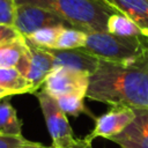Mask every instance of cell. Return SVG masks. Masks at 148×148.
I'll return each instance as SVG.
<instances>
[{
	"label": "cell",
	"mask_w": 148,
	"mask_h": 148,
	"mask_svg": "<svg viewBox=\"0 0 148 148\" xmlns=\"http://www.w3.org/2000/svg\"><path fill=\"white\" fill-rule=\"evenodd\" d=\"M29 140L23 138V135H10L0 133V148H21Z\"/></svg>",
	"instance_id": "ffe728a7"
},
{
	"label": "cell",
	"mask_w": 148,
	"mask_h": 148,
	"mask_svg": "<svg viewBox=\"0 0 148 148\" xmlns=\"http://www.w3.org/2000/svg\"><path fill=\"white\" fill-rule=\"evenodd\" d=\"M54 25L68 27V24L61 17L46 9L24 3L16 5L14 27L22 36L25 37L42 28Z\"/></svg>",
	"instance_id": "52a82bcc"
},
{
	"label": "cell",
	"mask_w": 148,
	"mask_h": 148,
	"mask_svg": "<svg viewBox=\"0 0 148 148\" xmlns=\"http://www.w3.org/2000/svg\"><path fill=\"white\" fill-rule=\"evenodd\" d=\"M98 58L109 60H126L135 58L148 50V38L121 37L109 32H90L82 47Z\"/></svg>",
	"instance_id": "3957f363"
},
{
	"label": "cell",
	"mask_w": 148,
	"mask_h": 148,
	"mask_svg": "<svg viewBox=\"0 0 148 148\" xmlns=\"http://www.w3.org/2000/svg\"><path fill=\"white\" fill-rule=\"evenodd\" d=\"M0 89L7 91L10 96L27 92L35 94L31 82L12 67H0Z\"/></svg>",
	"instance_id": "7c38bea8"
},
{
	"label": "cell",
	"mask_w": 148,
	"mask_h": 148,
	"mask_svg": "<svg viewBox=\"0 0 148 148\" xmlns=\"http://www.w3.org/2000/svg\"><path fill=\"white\" fill-rule=\"evenodd\" d=\"M15 2L46 9L61 17L69 28L87 34L108 32V18L116 13L102 0H15Z\"/></svg>",
	"instance_id": "7a4b0ae2"
},
{
	"label": "cell",
	"mask_w": 148,
	"mask_h": 148,
	"mask_svg": "<svg viewBox=\"0 0 148 148\" xmlns=\"http://www.w3.org/2000/svg\"><path fill=\"white\" fill-rule=\"evenodd\" d=\"M49 134L52 140V147L54 148H75L80 139L74 136L73 130L69 125L66 113L60 109L56 98L46 94L44 90L35 92Z\"/></svg>",
	"instance_id": "277c9868"
},
{
	"label": "cell",
	"mask_w": 148,
	"mask_h": 148,
	"mask_svg": "<svg viewBox=\"0 0 148 148\" xmlns=\"http://www.w3.org/2000/svg\"><path fill=\"white\" fill-rule=\"evenodd\" d=\"M65 25H54V27H45L39 30H36L35 32L30 34L29 36H25V39L30 42L31 44L44 47V49H54L56 43L65 29Z\"/></svg>",
	"instance_id": "2e32d148"
},
{
	"label": "cell",
	"mask_w": 148,
	"mask_h": 148,
	"mask_svg": "<svg viewBox=\"0 0 148 148\" xmlns=\"http://www.w3.org/2000/svg\"><path fill=\"white\" fill-rule=\"evenodd\" d=\"M88 34L74 28L66 27L62 32L60 34L54 49L57 50H73V49H81L84 46L87 42Z\"/></svg>",
	"instance_id": "ac0fdd59"
},
{
	"label": "cell",
	"mask_w": 148,
	"mask_h": 148,
	"mask_svg": "<svg viewBox=\"0 0 148 148\" xmlns=\"http://www.w3.org/2000/svg\"><path fill=\"white\" fill-rule=\"evenodd\" d=\"M22 35L18 32V30L14 25L8 24H1L0 23V44L14 40L16 38H20Z\"/></svg>",
	"instance_id": "44dd1931"
},
{
	"label": "cell",
	"mask_w": 148,
	"mask_h": 148,
	"mask_svg": "<svg viewBox=\"0 0 148 148\" xmlns=\"http://www.w3.org/2000/svg\"><path fill=\"white\" fill-rule=\"evenodd\" d=\"M134 119V109L128 106H111L109 111L95 118V127L86 138L89 141L96 138L110 139L124 132Z\"/></svg>",
	"instance_id": "ba28073f"
},
{
	"label": "cell",
	"mask_w": 148,
	"mask_h": 148,
	"mask_svg": "<svg viewBox=\"0 0 148 148\" xmlns=\"http://www.w3.org/2000/svg\"><path fill=\"white\" fill-rule=\"evenodd\" d=\"M86 97L111 106L148 109V50L126 60L99 58Z\"/></svg>",
	"instance_id": "6da1fadb"
},
{
	"label": "cell",
	"mask_w": 148,
	"mask_h": 148,
	"mask_svg": "<svg viewBox=\"0 0 148 148\" xmlns=\"http://www.w3.org/2000/svg\"><path fill=\"white\" fill-rule=\"evenodd\" d=\"M106 29L109 34L121 37H139L143 36L141 30L125 15L114 13L109 16Z\"/></svg>",
	"instance_id": "9a60e30c"
},
{
	"label": "cell",
	"mask_w": 148,
	"mask_h": 148,
	"mask_svg": "<svg viewBox=\"0 0 148 148\" xmlns=\"http://www.w3.org/2000/svg\"><path fill=\"white\" fill-rule=\"evenodd\" d=\"M27 44L28 52L16 69L31 82L36 92L37 89L43 86L46 76L54 68V61L47 49L36 46L28 40Z\"/></svg>",
	"instance_id": "8992f818"
},
{
	"label": "cell",
	"mask_w": 148,
	"mask_h": 148,
	"mask_svg": "<svg viewBox=\"0 0 148 148\" xmlns=\"http://www.w3.org/2000/svg\"><path fill=\"white\" fill-rule=\"evenodd\" d=\"M89 82L90 74L87 72L66 67H54L46 76L42 90L53 98L67 94H77L86 97Z\"/></svg>",
	"instance_id": "5b68a950"
},
{
	"label": "cell",
	"mask_w": 148,
	"mask_h": 148,
	"mask_svg": "<svg viewBox=\"0 0 148 148\" xmlns=\"http://www.w3.org/2000/svg\"><path fill=\"white\" fill-rule=\"evenodd\" d=\"M83 96L77 95V94H67V95H62L56 98L58 105L60 106V109L66 113V114H71L73 117H79L81 113H87L89 117L91 118H96L84 105L83 102Z\"/></svg>",
	"instance_id": "e0dca14e"
},
{
	"label": "cell",
	"mask_w": 148,
	"mask_h": 148,
	"mask_svg": "<svg viewBox=\"0 0 148 148\" xmlns=\"http://www.w3.org/2000/svg\"><path fill=\"white\" fill-rule=\"evenodd\" d=\"M116 13L127 16L148 38V0H102Z\"/></svg>",
	"instance_id": "8fae6325"
},
{
	"label": "cell",
	"mask_w": 148,
	"mask_h": 148,
	"mask_svg": "<svg viewBox=\"0 0 148 148\" xmlns=\"http://www.w3.org/2000/svg\"><path fill=\"white\" fill-rule=\"evenodd\" d=\"M7 97H10V95H9L7 91L0 89V101H1V99H5V98H7Z\"/></svg>",
	"instance_id": "7402d4cb"
},
{
	"label": "cell",
	"mask_w": 148,
	"mask_h": 148,
	"mask_svg": "<svg viewBox=\"0 0 148 148\" xmlns=\"http://www.w3.org/2000/svg\"><path fill=\"white\" fill-rule=\"evenodd\" d=\"M53 57L54 67H66L71 69L87 72L90 75L97 69L99 58L84 49H73V50H57L47 49Z\"/></svg>",
	"instance_id": "30bf717a"
},
{
	"label": "cell",
	"mask_w": 148,
	"mask_h": 148,
	"mask_svg": "<svg viewBox=\"0 0 148 148\" xmlns=\"http://www.w3.org/2000/svg\"><path fill=\"white\" fill-rule=\"evenodd\" d=\"M0 133L22 135V120L17 117V112L12 105L9 97L0 102Z\"/></svg>",
	"instance_id": "5bb4252c"
},
{
	"label": "cell",
	"mask_w": 148,
	"mask_h": 148,
	"mask_svg": "<svg viewBox=\"0 0 148 148\" xmlns=\"http://www.w3.org/2000/svg\"><path fill=\"white\" fill-rule=\"evenodd\" d=\"M135 119L120 134L111 136L120 148H148V109H134Z\"/></svg>",
	"instance_id": "9c48e42d"
},
{
	"label": "cell",
	"mask_w": 148,
	"mask_h": 148,
	"mask_svg": "<svg viewBox=\"0 0 148 148\" xmlns=\"http://www.w3.org/2000/svg\"><path fill=\"white\" fill-rule=\"evenodd\" d=\"M15 9V0H0V23L14 25Z\"/></svg>",
	"instance_id": "d6986e66"
},
{
	"label": "cell",
	"mask_w": 148,
	"mask_h": 148,
	"mask_svg": "<svg viewBox=\"0 0 148 148\" xmlns=\"http://www.w3.org/2000/svg\"><path fill=\"white\" fill-rule=\"evenodd\" d=\"M28 52V44L24 36L14 40L0 44V67L17 68Z\"/></svg>",
	"instance_id": "4fadbf2b"
}]
</instances>
